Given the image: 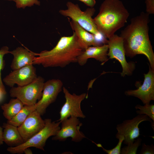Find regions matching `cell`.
I'll list each match as a JSON object with an SVG mask.
<instances>
[{"mask_svg":"<svg viewBox=\"0 0 154 154\" xmlns=\"http://www.w3.org/2000/svg\"><path fill=\"white\" fill-rule=\"evenodd\" d=\"M149 14L142 12L132 18L130 23L121 32L125 55L132 58L145 55L152 70H154V53L149 35Z\"/></svg>","mask_w":154,"mask_h":154,"instance_id":"obj_1","label":"cell"},{"mask_svg":"<svg viewBox=\"0 0 154 154\" xmlns=\"http://www.w3.org/2000/svg\"><path fill=\"white\" fill-rule=\"evenodd\" d=\"M83 50L73 32L71 36L61 37L51 50L35 52V56H38L35 57L33 64H41L45 68L64 67L71 63L77 62L78 57Z\"/></svg>","mask_w":154,"mask_h":154,"instance_id":"obj_2","label":"cell"},{"mask_svg":"<svg viewBox=\"0 0 154 154\" xmlns=\"http://www.w3.org/2000/svg\"><path fill=\"white\" fill-rule=\"evenodd\" d=\"M129 15L120 0H104L93 19L99 32L108 39L124 27Z\"/></svg>","mask_w":154,"mask_h":154,"instance_id":"obj_3","label":"cell"},{"mask_svg":"<svg viewBox=\"0 0 154 154\" xmlns=\"http://www.w3.org/2000/svg\"><path fill=\"white\" fill-rule=\"evenodd\" d=\"M44 120L45 125L40 131L22 144L15 147H8L7 151L12 154L22 153L25 149L30 147L44 151V147L47 139L51 136L55 135L60 128L59 121H52L49 118Z\"/></svg>","mask_w":154,"mask_h":154,"instance_id":"obj_4","label":"cell"},{"mask_svg":"<svg viewBox=\"0 0 154 154\" xmlns=\"http://www.w3.org/2000/svg\"><path fill=\"white\" fill-rule=\"evenodd\" d=\"M66 6L67 9L59 11V12L61 15L70 17L86 31L96 37L102 35L98 31L92 18L96 11L94 7L88 8L84 11H82L78 4L71 2H68Z\"/></svg>","mask_w":154,"mask_h":154,"instance_id":"obj_5","label":"cell"},{"mask_svg":"<svg viewBox=\"0 0 154 154\" xmlns=\"http://www.w3.org/2000/svg\"><path fill=\"white\" fill-rule=\"evenodd\" d=\"M44 82L42 77L37 76L26 85L12 87L9 91L10 96L18 99L24 105H35L42 97Z\"/></svg>","mask_w":154,"mask_h":154,"instance_id":"obj_6","label":"cell"},{"mask_svg":"<svg viewBox=\"0 0 154 154\" xmlns=\"http://www.w3.org/2000/svg\"><path fill=\"white\" fill-rule=\"evenodd\" d=\"M107 44L108 47V56L109 58L116 59L122 66L121 76L124 77L126 75H131L135 68V63L127 61L123 41L121 37L114 34L108 38Z\"/></svg>","mask_w":154,"mask_h":154,"instance_id":"obj_7","label":"cell"},{"mask_svg":"<svg viewBox=\"0 0 154 154\" xmlns=\"http://www.w3.org/2000/svg\"><path fill=\"white\" fill-rule=\"evenodd\" d=\"M65 102L60 112V118L58 120L60 122L63 120L70 117L84 118L85 116L81 108L82 102L87 95L86 93L80 95L71 94L65 87H63Z\"/></svg>","mask_w":154,"mask_h":154,"instance_id":"obj_8","label":"cell"},{"mask_svg":"<svg viewBox=\"0 0 154 154\" xmlns=\"http://www.w3.org/2000/svg\"><path fill=\"white\" fill-rule=\"evenodd\" d=\"M78 118L70 117L61 121V127L56 134L53 136L52 139L60 141H64L67 138L70 137L72 141L78 142L86 137L80 131L82 123Z\"/></svg>","mask_w":154,"mask_h":154,"instance_id":"obj_9","label":"cell"},{"mask_svg":"<svg viewBox=\"0 0 154 154\" xmlns=\"http://www.w3.org/2000/svg\"><path fill=\"white\" fill-rule=\"evenodd\" d=\"M62 81L58 79L48 80L44 84L42 96L35 104L36 110L42 116L44 114L47 107L56 100L61 91Z\"/></svg>","mask_w":154,"mask_h":154,"instance_id":"obj_10","label":"cell"},{"mask_svg":"<svg viewBox=\"0 0 154 154\" xmlns=\"http://www.w3.org/2000/svg\"><path fill=\"white\" fill-rule=\"evenodd\" d=\"M152 121L145 115L138 114L131 119L125 120L117 125L116 127L117 133L124 136L123 143L127 145L129 143L133 142L140 135L139 126L141 123L149 121L151 123L154 122Z\"/></svg>","mask_w":154,"mask_h":154,"instance_id":"obj_11","label":"cell"},{"mask_svg":"<svg viewBox=\"0 0 154 154\" xmlns=\"http://www.w3.org/2000/svg\"><path fill=\"white\" fill-rule=\"evenodd\" d=\"M37 77L35 68L30 64L13 70L4 78L3 81L11 88L15 84L18 86H23L33 82Z\"/></svg>","mask_w":154,"mask_h":154,"instance_id":"obj_12","label":"cell"},{"mask_svg":"<svg viewBox=\"0 0 154 154\" xmlns=\"http://www.w3.org/2000/svg\"><path fill=\"white\" fill-rule=\"evenodd\" d=\"M144 79L143 84L135 90H129L125 92V94L140 99L144 104H150L154 100V70L149 66V70L144 74Z\"/></svg>","mask_w":154,"mask_h":154,"instance_id":"obj_13","label":"cell"},{"mask_svg":"<svg viewBox=\"0 0 154 154\" xmlns=\"http://www.w3.org/2000/svg\"><path fill=\"white\" fill-rule=\"evenodd\" d=\"M36 110L33 112L20 126L19 131L24 142L28 140L44 127L45 121Z\"/></svg>","mask_w":154,"mask_h":154,"instance_id":"obj_14","label":"cell"},{"mask_svg":"<svg viewBox=\"0 0 154 154\" xmlns=\"http://www.w3.org/2000/svg\"><path fill=\"white\" fill-rule=\"evenodd\" d=\"M108 44L100 46H91L84 50L77 58V62L80 66L84 65L90 58H93L103 64L108 60Z\"/></svg>","mask_w":154,"mask_h":154,"instance_id":"obj_15","label":"cell"},{"mask_svg":"<svg viewBox=\"0 0 154 154\" xmlns=\"http://www.w3.org/2000/svg\"><path fill=\"white\" fill-rule=\"evenodd\" d=\"M34 52L27 48L21 47L17 48L9 53L13 56V58L11 65L13 70L17 69L27 65L33 64L35 57Z\"/></svg>","mask_w":154,"mask_h":154,"instance_id":"obj_16","label":"cell"},{"mask_svg":"<svg viewBox=\"0 0 154 154\" xmlns=\"http://www.w3.org/2000/svg\"><path fill=\"white\" fill-rule=\"evenodd\" d=\"M69 23L72 29L77 37L79 44L83 50L91 46H100L94 35L88 32L72 20L70 21Z\"/></svg>","mask_w":154,"mask_h":154,"instance_id":"obj_17","label":"cell"},{"mask_svg":"<svg viewBox=\"0 0 154 154\" xmlns=\"http://www.w3.org/2000/svg\"><path fill=\"white\" fill-rule=\"evenodd\" d=\"M3 142L10 147H15L24 142L18 127L8 123L3 124Z\"/></svg>","mask_w":154,"mask_h":154,"instance_id":"obj_18","label":"cell"},{"mask_svg":"<svg viewBox=\"0 0 154 154\" xmlns=\"http://www.w3.org/2000/svg\"><path fill=\"white\" fill-rule=\"evenodd\" d=\"M24 104L17 98L11 99L9 102L1 106L3 115L7 120L13 118L24 106Z\"/></svg>","mask_w":154,"mask_h":154,"instance_id":"obj_19","label":"cell"},{"mask_svg":"<svg viewBox=\"0 0 154 154\" xmlns=\"http://www.w3.org/2000/svg\"><path fill=\"white\" fill-rule=\"evenodd\" d=\"M36 110L35 104L24 105L22 109L13 118L7 122L18 127L22 124L29 116Z\"/></svg>","mask_w":154,"mask_h":154,"instance_id":"obj_20","label":"cell"},{"mask_svg":"<svg viewBox=\"0 0 154 154\" xmlns=\"http://www.w3.org/2000/svg\"><path fill=\"white\" fill-rule=\"evenodd\" d=\"M135 108L137 114L139 115H145L154 121V105L153 104H144L143 106L137 105Z\"/></svg>","mask_w":154,"mask_h":154,"instance_id":"obj_21","label":"cell"},{"mask_svg":"<svg viewBox=\"0 0 154 154\" xmlns=\"http://www.w3.org/2000/svg\"><path fill=\"white\" fill-rule=\"evenodd\" d=\"M142 139L137 138L133 142L129 143L127 146L121 149L120 154H135L138 147L141 145Z\"/></svg>","mask_w":154,"mask_h":154,"instance_id":"obj_22","label":"cell"},{"mask_svg":"<svg viewBox=\"0 0 154 154\" xmlns=\"http://www.w3.org/2000/svg\"><path fill=\"white\" fill-rule=\"evenodd\" d=\"M116 137L119 140L117 145L113 149L109 150L104 148L101 144H97L93 141L92 142L95 143L97 147H101L103 151L108 154H120L121 145L124 140V137L123 135L117 133L116 135Z\"/></svg>","mask_w":154,"mask_h":154,"instance_id":"obj_23","label":"cell"},{"mask_svg":"<svg viewBox=\"0 0 154 154\" xmlns=\"http://www.w3.org/2000/svg\"><path fill=\"white\" fill-rule=\"evenodd\" d=\"M9 48L6 46H3L0 49V87L3 89L5 90L1 78V71L4 68L5 61L3 60L4 56L9 53Z\"/></svg>","mask_w":154,"mask_h":154,"instance_id":"obj_24","label":"cell"},{"mask_svg":"<svg viewBox=\"0 0 154 154\" xmlns=\"http://www.w3.org/2000/svg\"><path fill=\"white\" fill-rule=\"evenodd\" d=\"M16 6L17 8H25L27 7H30L36 5H40L39 0H15Z\"/></svg>","mask_w":154,"mask_h":154,"instance_id":"obj_25","label":"cell"},{"mask_svg":"<svg viewBox=\"0 0 154 154\" xmlns=\"http://www.w3.org/2000/svg\"><path fill=\"white\" fill-rule=\"evenodd\" d=\"M140 154H154V146L153 144L150 145H146L144 143H142Z\"/></svg>","mask_w":154,"mask_h":154,"instance_id":"obj_26","label":"cell"},{"mask_svg":"<svg viewBox=\"0 0 154 154\" xmlns=\"http://www.w3.org/2000/svg\"><path fill=\"white\" fill-rule=\"evenodd\" d=\"M82 2L87 6L93 7L96 3L95 0H78Z\"/></svg>","mask_w":154,"mask_h":154,"instance_id":"obj_27","label":"cell"},{"mask_svg":"<svg viewBox=\"0 0 154 154\" xmlns=\"http://www.w3.org/2000/svg\"><path fill=\"white\" fill-rule=\"evenodd\" d=\"M7 92L6 90H4L0 87V102L3 99Z\"/></svg>","mask_w":154,"mask_h":154,"instance_id":"obj_28","label":"cell"},{"mask_svg":"<svg viewBox=\"0 0 154 154\" xmlns=\"http://www.w3.org/2000/svg\"><path fill=\"white\" fill-rule=\"evenodd\" d=\"M3 128L0 127V146L3 144V142H4L3 139Z\"/></svg>","mask_w":154,"mask_h":154,"instance_id":"obj_29","label":"cell"},{"mask_svg":"<svg viewBox=\"0 0 154 154\" xmlns=\"http://www.w3.org/2000/svg\"><path fill=\"white\" fill-rule=\"evenodd\" d=\"M23 153H24L25 154H32L33 152L29 148H27L25 149L23 151Z\"/></svg>","mask_w":154,"mask_h":154,"instance_id":"obj_30","label":"cell"},{"mask_svg":"<svg viewBox=\"0 0 154 154\" xmlns=\"http://www.w3.org/2000/svg\"><path fill=\"white\" fill-rule=\"evenodd\" d=\"M152 0H145V2L149 1H151Z\"/></svg>","mask_w":154,"mask_h":154,"instance_id":"obj_31","label":"cell"},{"mask_svg":"<svg viewBox=\"0 0 154 154\" xmlns=\"http://www.w3.org/2000/svg\"><path fill=\"white\" fill-rule=\"evenodd\" d=\"M8 0L9 1H15V0Z\"/></svg>","mask_w":154,"mask_h":154,"instance_id":"obj_32","label":"cell"}]
</instances>
